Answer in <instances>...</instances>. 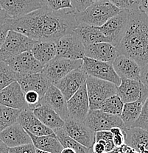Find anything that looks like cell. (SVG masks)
<instances>
[{
	"label": "cell",
	"mask_w": 148,
	"mask_h": 153,
	"mask_svg": "<svg viewBox=\"0 0 148 153\" xmlns=\"http://www.w3.org/2000/svg\"><path fill=\"white\" fill-rule=\"evenodd\" d=\"M72 9L51 10L45 7L18 19L7 20L10 30L22 33L36 41L56 43L60 38L71 33L77 26Z\"/></svg>",
	"instance_id": "1"
},
{
	"label": "cell",
	"mask_w": 148,
	"mask_h": 153,
	"mask_svg": "<svg viewBox=\"0 0 148 153\" xmlns=\"http://www.w3.org/2000/svg\"><path fill=\"white\" fill-rule=\"evenodd\" d=\"M118 55L133 59L140 66L148 63V17L139 10H130L122 39L116 47Z\"/></svg>",
	"instance_id": "2"
},
{
	"label": "cell",
	"mask_w": 148,
	"mask_h": 153,
	"mask_svg": "<svg viewBox=\"0 0 148 153\" xmlns=\"http://www.w3.org/2000/svg\"><path fill=\"white\" fill-rule=\"evenodd\" d=\"M120 10L109 0H100L92 3L81 12L74 13L77 23H85L94 27H101L110 18L115 16Z\"/></svg>",
	"instance_id": "3"
},
{
	"label": "cell",
	"mask_w": 148,
	"mask_h": 153,
	"mask_svg": "<svg viewBox=\"0 0 148 153\" xmlns=\"http://www.w3.org/2000/svg\"><path fill=\"white\" fill-rule=\"evenodd\" d=\"M89 110H99L100 104L109 97L117 94V86L112 82L88 76L86 81Z\"/></svg>",
	"instance_id": "4"
},
{
	"label": "cell",
	"mask_w": 148,
	"mask_h": 153,
	"mask_svg": "<svg viewBox=\"0 0 148 153\" xmlns=\"http://www.w3.org/2000/svg\"><path fill=\"white\" fill-rule=\"evenodd\" d=\"M36 41L14 30H9L0 49V61L6 62L21 53L31 50Z\"/></svg>",
	"instance_id": "5"
},
{
	"label": "cell",
	"mask_w": 148,
	"mask_h": 153,
	"mask_svg": "<svg viewBox=\"0 0 148 153\" xmlns=\"http://www.w3.org/2000/svg\"><path fill=\"white\" fill-rule=\"evenodd\" d=\"M130 10H122L115 16L110 18L101 27L100 31L106 38L108 43L117 47L122 39L128 25Z\"/></svg>",
	"instance_id": "6"
},
{
	"label": "cell",
	"mask_w": 148,
	"mask_h": 153,
	"mask_svg": "<svg viewBox=\"0 0 148 153\" xmlns=\"http://www.w3.org/2000/svg\"><path fill=\"white\" fill-rule=\"evenodd\" d=\"M82 60L81 68L88 76L109 81L117 86L120 85L121 79L114 71L112 63L100 61L87 57H84Z\"/></svg>",
	"instance_id": "7"
},
{
	"label": "cell",
	"mask_w": 148,
	"mask_h": 153,
	"mask_svg": "<svg viewBox=\"0 0 148 153\" xmlns=\"http://www.w3.org/2000/svg\"><path fill=\"white\" fill-rule=\"evenodd\" d=\"M82 64V60H70L55 57L44 66L41 72L54 85L71 71L81 68Z\"/></svg>",
	"instance_id": "8"
},
{
	"label": "cell",
	"mask_w": 148,
	"mask_h": 153,
	"mask_svg": "<svg viewBox=\"0 0 148 153\" xmlns=\"http://www.w3.org/2000/svg\"><path fill=\"white\" fill-rule=\"evenodd\" d=\"M84 123L94 132L109 131L113 127L125 129L120 116L103 112L100 110H89Z\"/></svg>",
	"instance_id": "9"
},
{
	"label": "cell",
	"mask_w": 148,
	"mask_h": 153,
	"mask_svg": "<svg viewBox=\"0 0 148 153\" xmlns=\"http://www.w3.org/2000/svg\"><path fill=\"white\" fill-rule=\"evenodd\" d=\"M56 57L70 60H82L85 57V47L74 31L57 41Z\"/></svg>",
	"instance_id": "10"
},
{
	"label": "cell",
	"mask_w": 148,
	"mask_h": 153,
	"mask_svg": "<svg viewBox=\"0 0 148 153\" xmlns=\"http://www.w3.org/2000/svg\"><path fill=\"white\" fill-rule=\"evenodd\" d=\"M63 128L71 138L86 147L91 149L95 142V132L91 130L84 122L69 117L64 121Z\"/></svg>",
	"instance_id": "11"
},
{
	"label": "cell",
	"mask_w": 148,
	"mask_h": 153,
	"mask_svg": "<svg viewBox=\"0 0 148 153\" xmlns=\"http://www.w3.org/2000/svg\"><path fill=\"white\" fill-rule=\"evenodd\" d=\"M117 95L124 103L137 101L139 99L146 100L148 88L140 80L121 79V83L117 86Z\"/></svg>",
	"instance_id": "12"
},
{
	"label": "cell",
	"mask_w": 148,
	"mask_h": 153,
	"mask_svg": "<svg viewBox=\"0 0 148 153\" xmlns=\"http://www.w3.org/2000/svg\"><path fill=\"white\" fill-rule=\"evenodd\" d=\"M88 75L82 68L73 70L54 84L60 91L66 101L69 100L84 83Z\"/></svg>",
	"instance_id": "13"
},
{
	"label": "cell",
	"mask_w": 148,
	"mask_h": 153,
	"mask_svg": "<svg viewBox=\"0 0 148 153\" xmlns=\"http://www.w3.org/2000/svg\"><path fill=\"white\" fill-rule=\"evenodd\" d=\"M0 5L10 19H18L43 7L41 0H0Z\"/></svg>",
	"instance_id": "14"
},
{
	"label": "cell",
	"mask_w": 148,
	"mask_h": 153,
	"mask_svg": "<svg viewBox=\"0 0 148 153\" xmlns=\"http://www.w3.org/2000/svg\"><path fill=\"white\" fill-rule=\"evenodd\" d=\"M16 81L19 84L24 94L28 91H35L42 98L44 94L52 85L42 72L34 74H17Z\"/></svg>",
	"instance_id": "15"
},
{
	"label": "cell",
	"mask_w": 148,
	"mask_h": 153,
	"mask_svg": "<svg viewBox=\"0 0 148 153\" xmlns=\"http://www.w3.org/2000/svg\"><path fill=\"white\" fill-rule=\"evenodd\" d=\"M67 108L70 118L79 122H84L89 111V101L86 83L68 100Z\"/></svg>",
	"instance_id": "16"
},
{
	"label": "cell",
	"mask_w": 148,
	"mask_h": 153,
	"mask_svg": "<svg viewBox=\"0 0 148 153\" xmlns=\"http://www.w3.org/2000/svg\"><path fill=\"white\" fill-rule=\"evenodd\" d=\"M17 74H34L41 72L44 66L35 58L30 51L21 53L5 62Z\"/></svg>",
	"instance_id": "17"
},
{
	"label": "cell",
	"mask_w": 148,
	"mask_h": 153,
	"mask_svg": "<svg viewBox=\"0 0 148 153\" xmlns=\"http://www.w3.org/2000/svg\"><path fill=\"white\" fill-rule=\"evenodd\" d=\"M17 123H19L28 133L37 136L41 135H55L52 129L44 125L35 116L33 110L28 108L20 111Z\"/></svg>",
	"instance_id": "18"
},
{
	"label": "cell",
	"mask_w": 148,
	"mask_h": 153,
	"mask_svg": "<svg viewBox=\"0 0 148 153\" xmlns=\"http://www.w3.org/2000/svg\"><path fill=\"white\" fill-rule=\"evenodd\" d=\"M0 105L19 111L28 108L25 100V94L16 81L0 91Z\"/></svg>",
	"instance_id": "19"
},
{
	"label": "cell",
	"mask_w": 148,
	"mask_h": 153,
	"mask_svg": "<svg viewBox=\"0 0 148 153\" xmlns=\"http://www.w3.org/2000/svg\"><path fill=\"white\" fill-rule=\"evenodd\" d=\"M112 66L120 79L140 80L141 66L133 59L118 55L112 62Z\"/></svg>",
	"instance_id": "20"
},
{
	"label": "cell",
	"mask_w": 148,
	"mask_h": 153,
	"mask_svg": "<svg viewBox=\"0 0 148 153\" xmlns=\"http://www.w3.org/2000/svg\"><path fill=\"white\" fill-rule=\"evenodd\" d=\"M0 141L9 148L32 143L28 132L19 123L12 124L0 132Z\"/></svg>",
	"instance_id": "21"
},
{
	"label": "cell",
	"mask_w": 148,
	"mask_h": 153,
	"mask_svg": "<svg viewBox=\"0 0 148 153\" xmlns=\"http://www.w3.org/2000/svg\"><path fill=\"white\" fill-rule=\"evenodd\" d=\"M40 102L49 105L59 115L63 121L69 117L67 101L56 86L54 85L49 86Z\"/></svg>",
	"instance_id": "22"
},
{
	"label": "cell",
	"mask_w": 148,
	"mask_h": 153,
	"mask_svg": "<svg viewBox=\"0 0 148 153\" xmlns=\"http://www.w3.org/2000/svg\"><path fill=\"white\" fill-rule=\"evenodd\" d=\"M118 56L116 47L107 42L94 43L85 46V57L103 62L112 63Z\"/></svg>",
	"instance_id": "23"
},
{
	"label": "cell",
	"mask_w": 148,
	"mask_h": 153,
	"mask_svg": "<svg viewBox=\"0 0 148 153\" xmlns=\"http://www.w3.org/2000/svg\"><path fill=\"white\" fill-rule=\"evenodd\" d=\"M125 143L138 153H148V130L133 127L124 129Z\"/></svg>",
	"instance_id": "24"
},
{
	"label": "cell",
	"mask_w": 148,
	"mask_h": 153,
	"mask_svg": "<svg viewBox=\"0 0 148 153\" xmlns=\"http://www.w3.org/2000/svg\"><path fill=\"white\" fill-rule=\"evenodd\" d=\"M33 112L44 125L52 130L62 128L64 125V121L47 104L40 102L39 105L33 108Z\"/></svg>",
	"instance_id": "25"
},
{
	"label": "cell",
	"mask_w": 148,
	"mask_h": 153,
	"mask_svg": "<svg viewBox=\"0 0 148 153\" xmlns=\"http://www.w3.org/2000/svg\"><path fill=\"white\" fill-rule=\"evenodd\" d=\"M74 33L78 36L84 47L94 43L107 42L106 37L98 27H94L85 23H79L74 30Z\"/></svg>",
	"instance_id": "26"
},
{
	"label": "cell",
	"mask_w": 148,
	"mask_h": 153,
	"mask_svg": "<svg viewBox=\"0 0 148 153\" xmlns=\"http://www.w3.org/2000/svg\"><path fill=\"white\" fill-rule=\"evenodd\" d=\"M30 52L35 58L44 66L56 57V43L52 41H36Z\"/></svg>",
	"instance_id": "27"
},
{
	"label": "cell",
	"mask_w": 148,
	"mask_h": 153,
	"mask_svg": "<svg viewBox=\"0 0 148 153\" xmlns=\"http://www.w3.org/2000/svg\"><path fill=\"white\" fill-rule=\"evenodd\" d=\"M35 148L39 150L50 153H60L63 146L55 135H41L37 136L28 133Z\"/></svg>",
	"instance_id": "28"
},
{
	"label": "cell",
	"mask_w": 148,
	"mask_h": 153,
	"mask_svg": "<svg viewBox=\"0 0 148 153\" xmlns=\"http://www.w3.org/2000/svg\"><path fill=\"white\" fill-rule=\"evenodd\" d=\"M144 102L145 100L143 99H139L137 101L124 103L120 118L123 122L125 128L132 127L134 122L137 120L141 114Z\"/></svg>",
	"instance_id": "29"
},
{
	"label": "cell",
	"mask_w": 148,
	"mask_h": 153,
	"mask_svg": "<svg viewBox=\"0 0 148 153\" xmlns=\"http://www.w3.org/2000/svg\"><path fill=\"white\" fill-rule=\"evenodd\" d=\"M55 136L63 147H67L73 149L76 153H91V149L83 146L82 144L76 141L65 132L63 128L56 129L53 130Z\"/></svg>",
	"instance_id": "30"
},
{
	"label": "cell",
	"mask_w": 148,
	"mask_h": 153,
	"mask_svg": "<svg viewBox=\"0 0 148 153\" xmlns=\"http://www.w3.org/2000/svg\"><path fill=\"white\" fill-rule=\"evenodd\" d=\"M19 110L0 105V132L9 126L17 123Z\"/></svg>",
	"instance_id": "31"
},
{
	"label": "cell",
	"mask_w": 148,
	"mask_h": 153,
	"mask_svg": "<svg viewBox=\"0 0 148 153\" xmlns=\"http://www.w3.org/2000/svg\"><path fill=\"white\" fill-rule=\"evenodd\" d=\"M124 102L117 94L105 100L99 107V110L107 114L120 116L123 109Z\"/></svg>",
	"instance_id": "32"
},
{
	"label": "cell",
	"mask_w": 148,
	"mask_h": 153,
	"mask_svg": "<svg viewBox=\"0 0 148 153\" xmlns=\"http://www.w3.org/2000/svg\"><path fill=\"white\" fill-rule=\"evenodd\" d=\"M16 73L5 62L0 61V91L16 81Z\"/></svg>",
	"instance_id": "33"
},
{
	"label": "cell",
	"mask_w": 148,
	"mask_h": 153,
	"mask_svg": "<svg viewBox=\"0 0 148 153\" xmlns=\"http://www.w3.org/2000/svg\"><path fill=\"white\" fill-rule=\"evenodd\" d=\"M43 7H45L51 10L58 11L63 10H74L71 0H41Z\"/></svg>",
	"instance_id": "34"
},
{
	"label": "cell",
	"mask_w": 148,
	"mask_h": 153,
	"mask_svg": "<svg viewBox=\"0 0 148 153\" xmlns=\"http://www.w3.org/2000/svg\"><path fill=\"white\" fill-rule=\"evenodd\" d=\"M95 141L103 143L106 147V153L115 148L113 142V135L110 131H99L95 133Z\"/></svg>",
	"instance_id": "35"
},
{
	"label": "cell",
	"mask_w": 148,
	"mask_h": 153,
	"mask_svg": "<svg viewBox=\"0 0 148 153\" xmlns=\"http://www.w3.org/2000/svg\"><path fill=\"white\" fill-rule=\"evenodd\" d=\"M133 127H138L148 130V96L143 105L141 114L137 120L133 124Z\"/></svg>",
	"instance_id": "36"
},
{
	"label": "cell",
	"mask_w": 148,
	"mask_h": 153,
	"mask_svg": "<svg viewBox=\"0 0 148 153\" xmlns=\"http://www.w3.org/2000/svg\"><path fill=\"white\" fill-rule=\"evenodd\" d=\"M114 6L122 10H137L140 0H109Z\"/></svg>",
	"instance_id": "37"
},
{
	"label": "cell",
	"mask_w": 148,
	"mask_h": 153,
	"mask_svg": "<svg viewBox=\"0 0 148 153\" xmlns=\"http://www.w3.org/2000/svg\"><path fill=\"white\" fill-rule=\"evenodd\" d=\"M25 100L28 105V108L33 110L35 107L39 105L41 97L35 91H28L25 93Z\"/></svg>",
	"instance_id": "38"
},
{
	"label": "cell",
	"mask_w": 148,
	"mask_h": 153,
	"mask_svg": "<svg viewBox=\"0 0 148 153\" xmlns=\"http://www.w3.org/2000/svg\"><path fill=\"white\" fill-rule=\"evenodd\" d=\"M113 135V142L115 147L125 144V133L123 129L119 127H113L109 130Z\"/></svg>",
	"instance_id": "39"
},
{
	"label": "cell",
	"mask_w": 148,
	"mask_h": 153,
	"mask_svg": "<svg viewBox=\"0 0 148 153\" xmlns=\"http://www.w3.org/2000/svg\"><path fill=\"white\" fill-rule=\"evenodd\" d=\"M9 153H36V149L31 143L9 148Z\"/></svg>",
	"instance_id": "40"
},
{
	"label": "cell",
	"mask_w": 148,
	"mask_h": 153,
	"mask_svg": "<svg viewBox=\"0 0 148 153\" xmlns=\"http://www.w3.org/2000/svg\"><path fill=\"white\" fill-rule=\"evenodd\" d=\"M71 4L76 12H81L92 4L91 0H71Z\"/></svg>",
	"instance_id": "41"
},
{
	"label": "cell",
	"mask_w": 148,
	"mask_h": 153,
	"mask_svg": "<svg viewBox=\"0 0 148 153\" xmlns=\"http://www.w3.org/2000/svg\"><path fill=\"white\" fill-rule=\"evenodd\" d=\"M9 30H10V29L8 23H7V21L4 25H0V49L5 41Z\"/></svg>",
	"instance_id": "42"
},
{
	"label": "cell",
	"mask_w": 148,
	"mask_h": 153,
	"mask_svg": "<svg viewBox=\"0 0 148 153\" xmlns=\"http://www.w3.org/2000/svg\"><path fill=\"white\" fill-rule=\"evenodd\" d=\"M140 81L148 88V63L141 67Z\"/></svg>",
	"instance_id": "43"
},
{
	"label": "cell",
	"mask_w": 148,
	"mask_h": 153,
	"mask_svg": "<svg viewBox=\"0 0 148 153\" xmlns=\"http://www.w3.org/2000/svg\"><path fill=\"white\" fill-rule=\"evenodd\" d=\"M91 153H106V147L102 143L95 141L91 148Z\"/></svg>",
	"instance_id": "44"
},
{
	"label": "cell",
	"mask_w": 148,
	"mask_h": 153,
	"mask_svg": "<svg viewBox=\"0 0 148 153\" xmlns=\"http://www.w3.org/2000/svg\"><path fill=\"white\" fill-rule=\"evenodd\" d=\"M138 9L148 17V0H140Z\"/></svg>",
	"instance_id": "45"
},
{
	"label": "cell",
	"mask_w": 148,
	"mask_h": 153,
	"mask_svg": "<svg viewBox=\"0 0 148 153\" xmlns=\"http://www.w3.org/2000/svg\"><path fill=\"white\" fill-rule=\"evenodd\" d=\"M9 19L10 18L7 16L5 11L2 9V7L0 5V25H2L4 24H5Z\"/></svg>",
	"instance_id": "46"
},
{
	"label": "cell",
	"mask_w": 148,
	"mask_h": 153,
	"mask_svg": "<svg viewBox=\"0 0 148 153\" xmlns=\"http://www.w3.org/2000/svg\"><path fill=\"white\" fill-rule=\"evenodd\" d=\"M123 145L121 146H119V147H115L114 149H113V150L110 151V152H107V153H125V149H124Z\"/></svg>",
	"instance_id": "47"
},
{
	"label": "cell",
	"mask_w": 148,
	"mask_h": 153,
	"mask_svg": "<svg viewBox=\"0 0 148 153\" xmlns=\"http://www.w3.org/2000/svg\"><path fill=\"white\" fill-rule=\"evenodd\" d=\"M0 153H9V147L0 141Z\"/></svg>",
	"instance_id": "48"
},
{
	"label": "cell",
	"mask_w": 148,
	"mask_h": 153,
	"mask_svg": "<svg viewBox=\"0 0 148 153\" xmlns=\"http://www.w3.org/2000/svg\"><path fill=\"white\" fill-rule=\"evenodd\" d=\"M123 146H124V149H125V153H138V152H136V150H134L133 149H132L131 147L128 146V145L125 144V143L123 145Z\"/></svg>",
	"instance_id": "49"
},
{
	"label": "cell",
	"mask_w": 148,
	"mask_h": 153,
	"mask_svg": "<svg viewBox=\"0 0 148 153\" xmlns=\"http://www.w3.org/2000/svg\"><path fill=\"white\" fill-rule=\"evenodd\" d=\"M60 153H76L73 149H70V148L67 147H63V149L61 150Z\"/></svg>",
	"instance_id": "50"
},
{
	"label": "cell",
	"mask_w": 148,
	"mask_h": 153,
	"mask_svg": "<svg viewBox=\"0 0 148 153\" xmlns=\"http://www.w3.org/2000/svg\"><path fill=\"white\" fill-rule=\"evenodd\" d=\"M36 153H50V152H44V151H41V150H39V149H36Z\"/></svg>",
	"instance_id": "51"
},
{
	"label": "cell",
	"mask_w": 148,
	"mask_h": 153,
	"mask_svg": "<svg viewBox=\"0 0 148 153\" xmlns=\"http://www.w3.org/2000/svg\"><path fill=\"white\" fill-rule=\"evenodd\" d=\"M100 1V0H91L92 3H94V2H97V1Z\"/></svg>",
	"instance_id": "52"
}]
</instances>
